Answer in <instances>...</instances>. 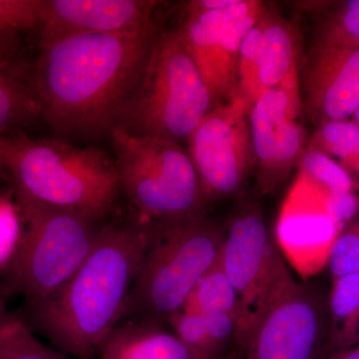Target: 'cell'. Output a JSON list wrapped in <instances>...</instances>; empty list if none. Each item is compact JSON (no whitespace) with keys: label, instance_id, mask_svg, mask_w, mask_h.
I'll use <instances>...</instances> for the list:
<instances>
[{"label":"cell","instance_id":"1","mask_svg":"<svg viewBox=\"0 0 359 359\" xmlns=\"http://www.w3.org/2000/svg\"><path fill=\"white\" fill-rule=\"evenodd\" d=\"M159 26L87 34L39 47L33 79L41 119L61 140L109 137L126 120Z\"/></svg>","mask_w":359,"mask_h":359},{"label":"cell","instance_id":"2","mask_svg":"<svg viewBox=\"0 0 359 359\" xmlns=\"http://www.w3.org/2000/svg\"><path fill=\"white\" fill-rule=\"evenodd\" d=\"M150 238V223L134 216L108 222L84 263L53 294L25 302L20 318L50 346L95 359L121 320Z\"/></svg>","mask_w":359,"mask_h":359},{"label":"cell","instance_id":"3","mask_svg":"<svg viewBox=\"0 0 359 359\" xmlns=\"http://www.w3.org/2000/svg\"><path fill=\"white\" fill-rule=\"evenodd\" d=\"M1 154L14 197L97 219H107L117 208L121 191L114 158L101 149L18 133L4 135Z\"/></svg>","mask_w":359,"mask_h":359},{"label":"cell","instance_id":"4","mask_svg":"<svg viewBox=\"0 0 359 359\" xmlns=\"http://www.w3.org/2000/svg\"><path fill=\"white\" fill-rule=\"evenodd\" d=\"M226 226L207 214L150 223V238L119 323L169 327L221 256ZM118 323V325H119Z\"/></svg>","mask_w":359,"mask_h":359},{"label":"cell","instance_id":"5","mask_svg":"<svg viewBox=\"0 0 359 359\" xmlns=\"http://www.w3.org/2000/svg\"><path fill=\"white\" fill-rule=\"evenodd\" d=\"M27 229L7 264L2 295L25 302L53 294L74 275L95 247L108 222L63 208L15 197Z\"/></svg>","mask_w":359,"mask_h":359},{"label":"cell","instance_id":"6","mask_svg":"<svg viewBox=\"0 0 359 359\" xmlns=\"http://www.w3.org/2000/svg\"><path fill=\"white\" fill-rule=\"evenodd\" d=\"M111 143L121 195L146 223L207 214L209 202L187 149L175 142L113 130Z\"/></svg>","mask_w":359,"mask_h":359},{"label":"cell","instance_id":"7","mask_svg":"<svg viewBox=\"0 0 359 359\" xmlns=\"http://www.w3.org/2000/svg\"><path fill=\"white\" fill-rule=\"evenodd\" d=\"M212 109L211 94L178 28L159 29L121 128L181 145Z\"/></svg>","mask_w":359,"mask_h":359},{"label":"cell","instance_id":"8","mask_svg":"<svg viewBox=\"0 0 359 359\" xmlns=\"http://www.w3.org/2000/svg\"><path fill=\"white\" fill-rule=\"evenodd\" d=\"M224 226L221 259L238 297L235 347L242 359L252 330L294 278L257 203L241 201Z\"/></svg>","mask_w":359,"mask_h":359},{"label":"cell","instance_id":"9","mask_svg":"<svg viewBox=\"0 0 359 359\" xmlns=\"http://www.w3.org/2000/svg\"><path fill=\"white\" fill-rule=\"evenodd\" d=\"M328 294L294 280L252 330L242 359H328L334 354Z\"/></svg>","mask_w":359,"mask_h":359},{"label":"cell","instance_id":"10","mask_svg":"<svg viewBox=\"0 0 359 359\" xmlns=\"http://www.w3.org/2000/svg\"><path fill=\"white\" fill-rule=\"evenodd\" d=\"M187 143L210 205L242 196L256 170L249 110L244 102L233 99L212 109Z\"/></svg>","mask_w":359,"mask_h":359},{"label":"cell","instance_id":"11","mask_svg":"<svg viewBox=\"0 0 359 359\" xmlns=\"http://www.w3.org/2000/svg\"><path fill=\"white\" fill-rule=\"evenodd\" d=\"M299 75L264 91L249 111L256 156L254 176L261 195L280 188L306 151L309 136Z\"/></svg>","mask_w":359,"mask_h":359},{"label":"cell","instance_id":"12","mask_svg":"<svg viewBox=\"0 0 359 359\" xmlns=\"http://www.w3.org/2000/svg\"><path fill=\"white\" fill-rule=\"evenodd\" d=\"M266 4L237 0L219 11L183 16L180 34L209 89L215 108L235 99L241 44Z\"/></svg>","mask_w":359,"mask_h":359},{"label":"cell","instance_id":"13","mask_svg":"<svg viewBox=\"0 0 359 359\" xmlns=\"http://www.w3.org/2000/svg\"><path fill=\"white\" fill-rule=\"evenodd\" d=\"M155 0H39V47L87 34H121L154 25Z\"/></svg>","mask_w":359,"mask_h":359},{"label":"cell","instance_id":"14","mask_svg":"<svg viewBox=\"0 0 359 359\" xmlns=\"http://www.w3.org/2000/svg\"><path fill=\"white\" fill-rule=\"evenodd\" d=\"M299 80L304 116L314 126L348 120L359 108V49L313 44Z\"/></svg>","mask_w":359,"mask_h":359},{"label":"cell","instance_id":"15","mask_svg":"<svg viewBox=\"0 0 359 359\" xmlns=\"http://www.w3.org/2000/svg\"><path fill=\"white\" fill-rule=\"evenodd\" d=\"M41 116L33 63L21 58L20 51L0 52V131L25 128Z\"/></svg>","mask_w":359,"mask_h":359},{"label":"cell","instance_id":"16","mask_svg":"<svg viewBox=\"0 0 359 359\" xmlns=\"http://www.w3.org/2000/svg\"><path fill=\"white\" fill-rule=\"evenodd\" d=\"M301 43L297 28L266 4L259 53L262 92L282 86L299 74Z\"/></svg>","mask_w":359,"mask_h":359},{"label":"cell","instance_id":"17","mask_svg":"<svg viewBox=\"0 0 359 359\" xmlns=\"http://www.w3.org/2000/svg\"><path fill=\"white\" fill-rule=\"evenodd\" d=\"M99 359H191L171 328L153 323H121L104 341Z\"/></svg>","mask_w":359,"mask_h":359},{"label":"cell","instance_id":"18","mask_svg":"<svg viewBox=\"0 0 359 359\" xmlns=\"http://www.w3.org/2000/svg\"><path fill=\"white\" fill-rule=\"evenodd\" d=\"M334 353L359 344V273L332 282L328 294Z\"/></svg>","mask_w":359,"mask_h":359},{"label":"cell","instance_id":"19","mask_svg":"<svg viewBox=\"0 0 359 359\" xmlns=\"http://www.w3.org/2000/svg\"><path fill=\"white\" fill-rule=\"evenodd\" d=\"M325 153L355 176L359 169V127L351 120L325 123L316 127L306 150Z\"/></svg>","mask_w":359,"mask_h":359},{"label":"cell","instance_id":"20","mask_svg":"<svg viewBox=\"0 0 359 359\" xmlns=\"http://www.w3.org/2000/svg\"><path fill=\"white\" fill-rule=\"evenodd\" d=\"M184 308L200 313H228L238 318L237 292L224 271L221 256L203 276Z\"/></svg>","mask_w":359,"mask_h":359},{"label":"cell","instance_id":"21","mask_svg":"<svg viewBox=\"0 0 359 359\" xmlns=\"http://www.w3.org/2000/svg\"><path fill=\"white\" fill-rule=\"evenodd\" d=\"M0 359H77L40 341L20 316L0 325Z\"/></svg>","mask_w":359,"mask_h":359},{"label":"cell","instance_id":"22","mask_svg":"<svg viewBox=\"0 0 359 359\" xmlns=\"http://www.w3.org/2000/svg\"><path fill=\"white\" fill-rule=\"evenodd\" d=\"M314 44L359 49V0L323 9Z\"/></svg>","mask_w":359,"mask_h":359},{"label":"cell","instance_id":"23","mask_svg":"<svg viewBox=\"0 0 359 359\" xmlns=\"http://www.w3.org/2000/svg\"><path fill=\"white\" fill-rule=\"evenodd\" d=\"M266 7L259 20L245 35L238 52L235 99L244 102L249 111L263 93L259 81V53Z\"/></svg>","mask_w":359,"mask_h":359},{"label":"cell","instance_id":"24","mask_svg":"<svg viewBox=\"0 0 359 359\" xmlns=\"http://www.w3.org/2000/svg\"><path fill=\"white\" fill-rule=\"evenodd\" d=\"M306 181L323 193L354 191L359 192V183L337 161L318 150H306L299 164Z\"/></svg>","mask_w":359,"mask_h":359},{"label":"cell","instance_id":"25","mask_svg":"<svg viewBox=\"0 0 359 359\" xmlns=\"http://www.w3.org/2000/svg\"><path fill=\"white\" fill-rule=\"evenodd\" d=\"M39 0H0V52L20 51V36L35 30Z\"/></svg>","mask_w":359,"mask_h":359},{"label":"cell","instance_id":"26","mask_svg":"<svg viewBox=\"0 0 359 359\" xmlns=\"http://www.w3.org/2000/svg\"><path fill=\"white\" fill-rule=\"evenodd\" d=\"M169 327L185 346L191 359H219L199 311L184 308L172 316Z\"/></svg>","mask_w":359,"mask_h":359},{"label":"cell","instance_id":"27","mask_svg":"<svg viewBox=\"0 0 359 359\" xmlns=\"http://www.w3.org/2000/svg\"><path fill=\"white\" fill-rule=\"evenodd\" d=\"M328 275L332 282L342 276L359 273V212L335 236L328 250Z\"/></svg>","mask_w":359,"mask_h":359},{"label":"cell","instance_id":"28","mask_svg":"<svg viewBox=\"0 0 359 359\" xmlns=\"http://www.w3.org/2000/svg\"><path fill=\"white\" fill-rule=\"evenodd\" d=\"M18 205H14L11 194L0 197V266L13 259L21 238Z\"/></svg>","mask_w":359,"mask_h":359},{"label":"cell","instance_id":"29","mask_svg":"<svg viewBox=\"0 0 359 359\" xmlns=\"http://www.w3.org/2000/svg\"><path fill=\"white\" fill-rule=\"evenodd\" d=\"M212 348L222 358L235 347L237 318L228 313H201Z\"/></svg>","mask_w":359,"mask_h":359},{"label":"cell","instance_id":"30","mask_svg":"<svg viewBox=\"0 0 359 359\" xmlns=\"http://www.w3.org/2000/svg\"><path fill=\"white\" fill-rule=\"evenodd\" d=\"M323 212L334 228L335 236L359 212V192L339 191L328 192L323 200Z\"/></svg>","mask_w":359,"mask_h":359},{"label":"cell","instance_id":"31","mask_svg":"<svg viewBox=\"0 0 359 359\" xmlns=\"http://www.w3.org/2000/svg\"><path fill=\"white\" fill-rule=\"evenodd\" d=\"M237 0H192L182 4V16L193 15L208 13V11H219L233 6Z\"/></svg>","mask_w":359,"mask_h":359},{"label":"cell","instance_id":"32","mask_svg":"<svg viewBox=\"0 0 359 359\" xmlns=\"http://www.w3.org/2000/svg\"><path fill=\"white\" fill-rule=\"evenodd\" d=\"M328 359H359V344L346 351L335 353Z\"/></svg>","mask_w":359,"mask_h":359},{"label":"cell","instance_id":"33","mask_svg":"<svg viewBox=\"0 0 359 359\" xmlns=\"http://www.w3.org/2000/svg\"><path fill=\"white\" fill-rule=\"evenodd\" d=\"M11 311L6 308V302H4V295L0 292V325L4 323V320L8 318Z\"/></svg>","mask_w":359,"mask_h":359},{"label":"cell","instance_id":"34","mask_svg":"<svg viewBox=\"0 0 359 359\" xmlns=\"http://www.w3.org/2000/svg\"><path fill=\"white\" fill-rule=\"evenodd\" d=\"M6 133H4V132L0 131V177H6L7 178V175L6 172V169H4V159H2V154H1V143H2V138H4V135Z\"/></svg>","mask_w":359,"mask_h":359},{"label":"cell","instance_id":"35","mask_svg":"<svg viewBox=\"0 0 359 359\" xmlns=\"http://www.w3.org/2000/svg\"><path fill=\"white\" fill-rule=\"evenodd\" d=\"M219 359H241L240 354H238L237 349L236 347H233V349H231L228 353L224 354V355L222 356Z\"/></svg>","mask_w":359,"mask_h":359},{"label":"cell","instance_id":"36","mask_svg":"<svg viewBox=\"0 0 359 359\" xmlns=\"http://www.w3.org/2000/svg\"><path fill=\"white\" fill-rule=\"evenodd\" d=\"M351 121L355 123V124L359 127V108L355 111V113H354L353 120H351Z\"/></svg>","mask_w":359,"mask_h":359}]
</instances>
